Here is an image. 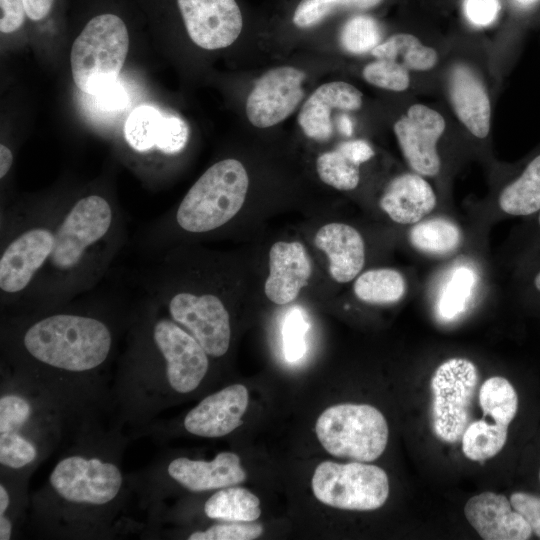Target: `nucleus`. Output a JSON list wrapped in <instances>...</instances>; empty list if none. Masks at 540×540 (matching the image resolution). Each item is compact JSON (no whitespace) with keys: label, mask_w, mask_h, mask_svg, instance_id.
<instances>
[{"label":"nucleus","mask_w":540,"mask_h":540,"mask_svg":"<svg viewBox=\"0 0 540 540\" xmlns=\"http://www.w3.org/2000/svg\"><path fill=\"white\" fill-rule=\"evenodd\" d=\"M124 213L100 191L68 196L50 254L25 306L38 312L64 305L97 288L127 242Z\"/></svg>","instance_id":"f257e3e1"},{"label":"nucleus","mask_w":540,"mask_h":540,"mask_svg":"<svg viewBox=\"0 0 540 540\" xmlns=\"http://www.w3.org/2000/svg\"><path fill=\"white\" fill-rule=\"evenodd\" d=\"M76 302L75 298L44 311L11 313L4 334L8 353L26 365L68 374L103 366L116 341L108 303Z\"/></svg>","instance_id":"f03ea898"},{"label":"nucleus","mask_w":540,"mask_h":540,"mask_svg":"<svg viewBox=\"0 0 540 540\" xmlns=\"http://www.w3.org/2000/svg\"><path fill=\"white\" fill-rule=\"evenodd\" d=\"M67 197L3 205L0 212V302L20 311L50 254L51 241Z\"/></svg>","instance_id":"7ed1b4c3"},{"label":"nucleus","mask_w":540,"mask_h":540,"mask_svg":"<svg viewBox=\"0 0 540 540\" xmlns=\"http://www.w3.org/2000/svg\"><path fill=\"white\" fill-rule=\"evenodd\" d=\"M249 177L237 159L211 165L190 187L173 212L149 223L137 247L151 255L165 249L175 234L203 235L229 223L246 200Z\"/></svg>","instance_id":"20e7f679"},{"label":"nucleus","mask_w":540,"mask_h":540,"mask_svg":"<svg viewBox=\"0 0 540 540\" xmlns=\"http://www.w3.org/2000/svg\"><path fill=\"white\" fill-rule=\"evenodd\" d=\"M129 49V34L123 20L114 14L92 18L74 40L70 66L75 85L95 95L115 82Z\"/></svg>","instance_id":"39448f33"},{"label":"nucleus","mask_w":540,"mask_h":540,"mask_svg":"<svg viewBox=\"0 0 540 540\" xmlns=\"http://www.w3.org/2000/svg\"><path fill=\"white\" fill-rule=\"evenodd\" d=\"M315 432L329 454L359 462L379 458L389 435L387 421L376 407L353 403L325 409L316 421Z\"/></svg>","instance_id":"423d86ee"},{"label":"nucleus","mask_w":540,"mask_h":540,"mask_svg":"<svg viewBox=\"0 0 540 540\" xmlns=\"http://www.w3.org/2000/svg\"><path fill=\"white\" fill-rule=\"evenodd\" d=\"M143 293L187 330L210 357L220 358L228 352L231 322L223 297L208 292L180 289H160Z\"/></svg>","instance_id":"0eeeda50"},{"label":"nucleus","mask_w":540,"mask_h":540,"mask_svg":"<svg viewBox=\"0 0 540 540\" xmlns=\"http://www.w3.org/2000/svg\"><path fill=\"white\" fill-rule=\"evenodd\" d=\"M314 496L323 504L351 511L380 508L389 496L386 472L365 462H321L311 480Z\"/></svg>","instance_id":"6e6552de"},{"label":"nucleus","mask_w":540,"mask_h":540,"mask_svg":"<svg viewBox=\"0 0 540 540\" xmlns=\"http://www.w3.org/2000/svg\"><path fill=\"white\" fill-rule=\"evenodd\" d=\"M477 382V368L465 358H450L434 371L431 379L432 427L441 441L455 443L461 440L469 424Z\"/></svg>","instance_id":"1a4fd4ad"},{"label":"nucleus","mask_w":540,"mask_h":540,"mask_svg":"<svg viewBox=\"0 0 540 540\" xmlns=\"http://www.w3.org/2000/svg\"><path fill=\"white\" fill-rule=\"evenodd\" d=\"M49 482L65 501L105 505L119 494L123 476L118 466L112 462L73 455L56 464Z\"/></svg>","instance_id":"9d476101"},{"label":"nucleus","mask_w":540,"mask_h":540,"mask_svg":"<svg viewBox=\"0 0 540 540\" xmlns=\"http://www.w3.org/2000/svg\"><path fill=\"white\" fill-rule=\"evenodd\" d=\"M306 74L293 66L266 71L255 82L245 105L249 122L257 128H269L287 119L304 98Z\"/></svg>","instance_id":"9b49d317"},{"label":"nucleus","mask_w":540,"mask_h":540,"mask_svg":"<svg viewBox=\"0 0 540 540\" xmlns=\"http://www.w3.org/2000/svg\"><path fill=\"white\" fill-rule=\"evenodd\" d=\"M188 36L206 50L233 44L243 29V15L236 0H177Z\"/></svg>","instance_id":"f8f14e48"},{"label":"nucleus","mask_w":540,"mask_h":540,"mask_svg":"<svg viewBox=\"0 0 540 540\" xmlns=\"http://www.w3.org/2000/svg\"><path fill=\"white\" fill-rule=\"evenodd\" d=\"M440 113L423 105L414 104L394 124V133L410 167L420 175L435 176L441 168L437 142L445 130Z\"/></svg>","instance_id":"ddd939ff"},{"label":"nucleus","mask_w":540,"mask_h":540,"mask_svg":"<svg viewBox=\"0 0 540 540\" xmlns=\"http://www.w3.org/2000/svg\"><path fill=\"white\" fill-rule=\"evenodd\" d=\"M124 138L135 152L159 151L172 156L186 147L189 128L178 116L164 115L153 106L141 105L126 119Z\"/></svg>","instance_id":"4468645a"},{"label":"nucleus","mask_w":540,"mask_h":540,"mask_svg":"<svg viewBox=\"0 0 540 540\" xmlns=\"http://www.w3.org/2000/svg\"><path fill=\"white\" fill-rule=\"evenodd\" d=\"M248 402L249 393L244 385H229L208 395L192 408L184 418V427L196 436L223 437L243 423Z\"/></svg>","instance_id":"2eb2a0df"},{"label":"nucleus","mask_w":540,"mask_h":540,"mask_svg":"<svg viewBox=\"0 0 540 540\" xmlns=\"http://www.w3.org/2000/svg\"><path fill=\"white\" fill-rule=\"evenodd\" d=\"M464 515L485 540H526L532 535L529 524L503 494L487 491L471 497Z\"/></svg>","instance_id":"dca6fc26"},{"label":"nucleus","mask_w":540,"mask_h":540,"mask_svg":"<svg viewBox=\"0 0 540 540\" xmlns=\"http://www.w3.org/2000/svg\"><path fill=\"white\" fill-rule=\"evenodd\" d=\"M311 260L298 241H278L269 251V275L265 281L266 297L277 305L293 302L311 276Z\"/></svg>","instance_id":"f3484780"},{"label":"nucleus","mask_w":540,"mask_h":540,"mask_svg":"<svg viewBox=\"0 0 540 540\" xmlns=\"http://www.w3.org/2000/svg\"><path fill=\"white\" fill-rule=\"evenodd\" d=\"M362 93L350 83L332 81L320 85L303 103L298 124L304 134L324 142L333 133L332 110L355 111L362 106Z\"/></svg>","instance_id":"a211bd4d"},{"label":"nucleus","mask_w":540,"mask_h":540,"mask_svg":"<svg viewBox=\"0 0 540 540\" xmlns=\"http://www.w3.org/2000/svg\"><path fill=\"white\" fill-rule=\"evenodd\" d=\"M169 476L192 492L221 489L246 479L240 458L233 452H221L211 461L178 457L167 468Z\"/></svg>","instance_id":"6ab92c4d"},{"label":"nucleus","mask_w":540,"mask_h":540,"mask_svg":"<svg viewBox=\"0 0 540 540\" xmlns=\"http://www.w3.org/2000/svg\"><path fill=\"white\" fill-rule=\"evenodd\" d=\"M314 243L327 255L329 272L336 282L348 283L362 270L365 244L354 227L338 222L325 224L317 231Z\"/></svg>","instance_id":"aec40b11"},{"label":"nucleus","mask_w":540,"mask_h":540,"mask_svg":"<svg viewBox=\"0 0 540 540\" xmlns=\"http://www.w3.org/2000/svg\"><path fill=\"white\" fill-rule=\"evenodd\" d=\"M29 401L15 393L0 398V464L21 469L33 463L37 448L22 435V429L31 416Z\"/></svg>","instance_id":"412c9836"},{"label":"nucleus","mask_w":540,"mask_h":540,"mask_svg":"<svg viewBox=\"0 0 540 540\" xmlns=\"http://www.w3.org/2000/svg\"><path fill=\"white\" fill-rule=\"evenodd\" d=\"M449 97L458 119L477 138L490 130V101L483 83L465 65H456L449 77Z\"/></svg>","instance_id":"4be33fe9"},{"label":"nucleus","mask_w":540,"mask_h":540,"mask_svg":"<svg viewBox=\"0 0 540 540\" xmlns=\"http://www.w3.org/2000/svg\"><path fill=\"white\" fill-rule=\"evenodd\" d=\"M431 185L417 174L395 177L385 189L380 207L396 223L416 224L436 206Z\"/></svg>","instance_id":"5701e85b"},{"label":"nucleus","mask_w":540,"mask_h":540,"mask_svg":"<svg viewBox=\"0 0 540 540\" xmlns=\"http://www.w3.org/2000/svg\"><path fill=\"white\" fill-rule=\"evenodd\" d=\"M498 205L510 216H531L540 210V154L501 191Z\"/></svg>","instance_id":"b1692460"},{"label":"nucleus","mask_w":540,"mask_h":540,"mask_svg":"<svg viewBox=\"0 0 540 540\" xmlns=\"http://www.w3.org/2000/svg\"><path fill=\"white\" fill-rule=\"evenodd\" d=\"M204 512L208 518L223 522H252L261 515L260 500L246 488L229 486L207 499Z\"/></svg>","instance_id":"393cba45"},{"label":"nucleus","mask_w":540,"mask_h":540,"mask_svg":"<svg viewBox=\"0 0 540 540\" xmlns=\"http://www.w3.org/2000/svg\"><path fill=\"white\" fill-rule=\"evenodd\" d=\"M371 54L377 59L394 61L407 70L426 71L435 66L438 55L435 49L423 45L412 34L392 35L378 44Z\"/></svg>","instance_id":"a878e982"},{"label":"nucleus","mask_w":540,"mask_h":540,"mask_svg":"<svg viewBox=\"0 0 540 540\" xmlns=\"http://www.w3.org/2000/svg\"><path fill=\"white\" fill-rule=\"evenodd\" d=\"M356 297L370 304H390L405 294L406 282L400 272L390 268L370 269L353 286Z\"/></svg>","instance_id":"bb28decb"},{"label":"nucleus","mask_w":540,"mask_h":540,"mask_svg":"<svg viewBox=\"0 0 540 540\" xmlns=\"http://www.w3.org/2000/svg\"><path fill=\"white\" fill-rule=\"evenodd\" d=\"M508 426L490 423L482 418L469 423L461 437L462 452L472 461H484L497 455L504 447Z\"/></svg>","instance_id":"cd10ccee"},{"label":"nucleus","mask_w":540,"mask_h":540,"mask_svg":"<svg viewBox=\"0 0 540 540\" xmlns=\"http://www.w3.org/2000/svg\"><path fill=\"white\" fill-rule=\"evenodd\" d=\"M479 405L483 417L505 426L513 421L518 410V395L513 385L504 377L493 376L483 382L479 389Z\"/></svg>","instance_id":"c85d7f7f"},{"label":"nucleus","mask_w":540,"mask_h":540,"mask_svg":"<svg viewBox=\"0 0 540 540\" xmlns=\"http://www.w3.org/2000/svg\"><path fill=\"white\" fill-rule=\"evenodd\" d=\"M410 241L422 252L443 255L459 246L461 232L450 220L435 217L416 223L410 232Z\"/></svg>","instance_id":"c756f323"},{"label":"nucleus","mask_w":540,"mask_h":540,"mask_svg":"<svg viewBox=\"0 0 540 540\" xmlns=\"http://www.w3.org/2000/svg\"><path fill=\"white\" fill-rule=\"evenodd\" d=\"M477 276L468 266H457L445 282L437 301V314L441 320L451 321L468 306Z\"/></svg>","instance_id":"7c9ffc66"},{"label":"nucleus","mask_w":540,"mask_h":540,"mask_svg":"<svg viewBox=\"0 0 540 540\" xmlns=\"http://www.w3.org/2000/svg\"><path fill=\"white\" fill-rule=\"evenodd\" d=\"M382 0H301L292 15V23L299 29L311 28L342 10H367Z\"/></svg>","instance_id":"2f4dec72"},{"label":"nucleus","mask_w":540,"mask_h":540,"mask_svg":"<svg viewBox=\"0 0 540 540\" xmlns=\"http://www.w3.org/2000/svg\"><path fill=\"white\" fill-rule=\"evenodd\" d=\"M316 171L323 183L337 190H353L359 184V165L351 161L337 148L318 156Z\"/></svg>","instance_id":"473e14b6"},{"label":"nucleus","mask_w":540,"mask_h":540,"mask_svg":"<svg viewBox=\"0 0 540 540\" xmlns=\"http://www.w3.org/2000/svg\"><path fill=\"white\" fill-rule=\"evenodd\" d=\"M381 29L376 20L359 14L350 18L340 33L342 47L352 54L371 52L381 40Z\"/></svg>","instance_id":"72a5a7b5"},{"label":"nucleus","mask_w":540,"mask_h":540,"mask_svg":"<svg viewBox=\"0 0 540 540\" xmlns=\"http://www.w3.org/2000/svg\"><path fill=\"white\" fill-rule=\"evenodd\" d=\"M362 75L369 84L390 91H404L410 83L408 70L390 60L377 59L367 64Z\"/></svg>","instance_id":"f704fd0d"},{"label":"nucleus","mask_w":540,"mask_h":540,"mask_svg":"<svg viewBox=\"0 0 540 540\" xmlns=\"http://www.w3.org/2000/svg\"><path fill=\"white\" fill-rule=\"evenodd\" d=\"M264 532L262 524L252 522H227L210 526L204 531H196L189 540H253Z\"/></svg>","instance_id":"c9c22d12"},{"label":"nucleus","mask_w":540,"mask_h":540,"mask_svg":"<svg viewBox=\"0 0 540 540\" xmlns=\"http://www.w3.org/2000/svg\"><path fill=\"white\" fill-rule=\"evenodd\" d=\"M308 323L299 309H292L284 321L283 350L288 361H297L306 351L305 334Z\"/></svg>","instance_id":"e433bc0d"},{"label":"nucleus","mask_w":540,"mask_h":540,"mask_svg":"<svg viewBox=\"0 0 540 540\" xmlns=\"http://www.w3.org/2000/svg\"><path fill=\"white\" fill-rule=\"evenodd\" d=\"M514 510L523 516L538 537H540V496L527 492H514L510 497Z\"/></svg>","instance_id":"4c0bfd02"},{"label":"nucleus","mask_w":540,"mask_h":540,"mask_svg":"<svg viewBox=\"0 0 540 540\" xmlns=\"http://www.w3.org/2000/svg\"><path fill=\"white\" fill-rule=\"evenodd\" d=\"M463 9L472 24L487 26L497 18L500 3L499 0H464Z\"/></svg>","instance_id":"58836bf2"},{"label":"nucleus","mask_w":540,"mask_h":540,"mask_svg":"<svg viewBox=\"0 0 540 540\" xmlns=\"http://www.w3.org/2000/svg\"><path fill=\"white\" fill-rule=\"evenodd\" d=\"M0 31L8 34L21 28L27 16L23 0H0Z\"/></svg>","instance_id":"ea45409f"},{"label":"nucleus","mask_w":540,"mask_h":540,"mask_svg":"<svg viewBox=\"0 0 540 540\" xmlns=\"http://www.w3.org/2000/svg\"><path fill=\"white\" fill-rule=\"evenodd\" d=\"M98 106L103 110H119L127 103V94L116 80L95 94Z\"/></svg>","instance_id":"a19ab883"},{"label":"nucleus","mask_w":540,"mask_h":540,"mask_svg":"<svg viewBox=\"0 0 540 540\" xmlns=\"http://www.w3.org/2000/svg\"><path fill=\"white\" fill-rule=\"evenodd\" d=\"M337 149L357 165L367 162L374 156L372 147L360 139L342 142Z\"/></svg>","instance_id":"79ce46f5"},{"label":"nucleus","mask_w":540,"mask_h":540,"mask_svg":"<svg viewBox=\"0 0 540 540\" xmlns=\"http://www.w3.org/2000/svg\"><path fill=\"white\" fill-rule=\"evenodd\" d=\"M55 0H23L27 16L33 21H40L50 13Z\"/></svg>","instance_id":"37998d69"},{"label":"nucleus","mask_w":540,"mask_h":540,"mask_svg":"<svg viewBox=\"0 0 540 540\" xmlns=\"http://www.w3.org/2000/svg\"><path fill=\"white\" fill-rule=\"evenodd\" d=\"M13 153L9 147L0 145V178L3 180L10 172L13 165Z\"/></svg>","instance_id":"c03bdc74"},{"label":"nucleus","mask_w":540,"mask_h":540,"mask_svg":"<svg viewBox=\"0 0 540 540\" xmlns=\"http://www.w3.org/2000/svg\"><path fill=\"white\" fill-rule=\"evenodd\" d=\"M530 289L532 291V296L540 298V266L534 268L530 277Z\"/></svg>","instance_id":"a18cd8bd"},{"label":"nucleus","mask_w":540,"mask_h":540,"mask_svg":"<svg viewBox=\"0 0 540 540\" xmlns=\"http://www.w3.org/2000/svg\"><path fill=\"white\" fill-rule=\"evenodd\" d=\"M10 505V495L6 489V487L1 484L0 485V516L6 515V511Z\"/></svg>","instance_id":"49530a36"},{"label":"nucleus","mask_w":540,"mask_h":540,"mask_svg":"<svg viewBox=\"0 0 540 540\" xmlns=\"http://www.w3.org/2000/svg\"><path fill=\"white\" fill-rule=\"evenodd\" d=\"M338 128L346 136H350L353 132V124L347 115H342L338 119Z\"/></svg>","instance_id":"de8ad7c7"},{"label":"nucleus","mask_w":540,"mask_h":540,"mask_svg":"<svg viewBox=\"0 0 540 540\" xmlns=\"http://www.w3.org/2000/svg\"><path fill=\"white\" fill-rule=\"evenodd\" d=\"M538 0H514L516 4H518L520 7L528 8L533 6L535 3H537Z\"/></svg>","instance_id":"09e8293b"},{"label":"nucleus","mask_w":540,"mask_h":540,"mask_svg":"<svg viewBox=\"0 0 540 540\" xmlns=\"http://www.w3.org/2000/svg\"><path fill=\"white\" fill-rule=\"evenodd\" d=\"M535 228L537 229L540 235V210L536 213Z\"/></svg>","instance_id":"8fccbe9b"},{"label":"nucleus","mask_w":540,"mask_h":540,"mask_svg":"<svg viewBox=\"0 0 540 540\" xmlns=\"http://www.w3.org/2000/svg\"><path fill=\"white\" fill-rule=\"evenodd\" d=\"M539 480H540V472H539Z\"/></svg>","instance_id":"3c124183"}]
</instances>
